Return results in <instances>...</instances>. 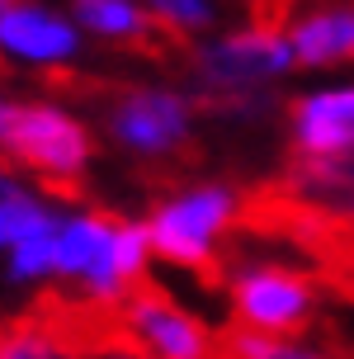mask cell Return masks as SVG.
I'll list each match as a JSON object with an SVG mask.
<instances>
[{
  "label": "cell",
  "instance_id": "17",
  "mask_svg": "<svg viewBox=\"0 0 354 359\" xmlns=\"http://www.w3.org/2000/svg\"><path fill=\"white\" fill-rule=\"evenodd\" d=\"M0 81H10V62H5V53H0Z\"/></svg>",
  "mask_w": 354,
  "mask_h": 359
},
{
  "label": "cell",
  "instance_id": "12",
  "mask_svg": "<svg viewBox=\"0 0 354 359\" xmlns=\"http://www.w3.org/2000/svg\"><path fill=\"white\" fill-rule=\"evenodd\" d=\"M217 359H326V355L293 350V345L274 341V336H260V331H250V326L227 322L217 331Z\"/></svg>",
  "mask_w": 354,
  "mask_h": 359
},
{
  "label": "cell",
  "instance_id": "15",
  "mask_svg": "<svg viewBox=\"0 0 354 359\" xmlns=\"http://www.w3.org/2000/svg\"><path fill=\"white\" fill-rule=\"evenodd\" d=\"M156 10L170 19V24H179L184 34H189V29H208L212 19H217V10H208V5H156Z\"/></svg>",
  "mask_w": 354,
  "mask_h": 359
},
{
  "label": "cell",
  "instance_id": "5",
  "mask_svg": "<svg viewBox=\"0 0 354 359\" xmlns=\"http://www.w3.org/2000/svg\"><path fill=\"white\" fill-rule=\"evenodd\" d=\"M118 303L147 359H217V331H208L194 312H184L151 274L128 284Z\"/></svg>",
  "mask_w": 354,
  "mask_h": 359
},
{
  "label": "cell",
  "instance_id": "3",
  "mask_svg": "<svg viewBox=\"0 0 354 359\" xmlns=\"http://www.w3.org/2000/svg\"><path fill=\"white\" fill-rule=\"evenodd\" d=\"M231 217H236V189L198 184L179 198H161L142 227H147V241H151L156 255L189 269L203 288H227L231 269H227V255L212 246V236L231 232Z\"/></svg>",
  "mask_w": 354,
  "mask_h": 359
},
{
  "label": "cell",
  "instance_id": "10",
  "mask_svg": "<svg viewBox=\"0 0 354 359\" xmlns=\"http://www.w3.org/2000/svg\"><path fill=\"white\" fill-rule=\"evenodd\" d=\"M0 43L24 57L53 62V57L76 53V29L67 19H53L34 5H0Z\"/></svg>",
  "mask_w": 354,
  "mask_h": 359
},
{
  "label": "cell",
  "instance_id": "6",
  "mask_svg": "<svg viewBox=\"0 0 354 359\" xmlns=\"http://www.w3.org/2000/svg\"><path fill=\"white\" fill-rule=\"evenodd\" d=\"M298 57L288 48V38L279 34H260V29H241V34L222 38L212 48H198L194 57V76L203 81V90H250L265 76L288 72Z\"/></svg>",
  "mask_w": 354,
  "mask_h": 359
},
{
  "label": "cell",
  "instance_id": "1",
  "mask_svg": "<svg viewBox=\"0 0 354 359\" xmlns=\"http://www.w3.org/2000/svg\"><path fill=\"white\" fill-rule=\"evenodd\" d=\"M104 128L109 137L128 151H137V180L151 194H189L184 184L203 165V147L189 133V100L175 90H151L137 81H109L104 100Z\"/></svg>",
  "mask_w": 354,
  "mask_h": 359
},
{
  "label": "cell",
  "instance_id": "14",
  "mask_svg": "<svg viewBox=\"0 0 354 359\" xmlns=\"http://www.w3.org/2000/svg\"><path fill=\"white\" fill-rule=\"evenodd\" d=\"M34 213H38V203H5L0 208V246H19V236H24V227L34 222Z\"/></svg>",
  "mask_w": 354,
  "mask_h": 359
},
{
  "label": "cell",
  "instance_id": "18",
  "mask_svg": "<svg viewBox=\"0 0 354 359\" xmlns=\"http://www.w3.org/2000/svg\"><path fill=\"white\" fill-rule=\"evenodd\" d=\"M114 359H132V355H114Z\"/></svg>",
  "mask_w": 354,
  "mask_h": 359
},
{
  "label": "cell",
  "instance_id": "7",
  "mask_svg": "<svg viewBox=\"0 0 354 359\" xmlns=\"http://www.w3.org/2000/svg\"><path fill=\"white\" fill-rule=\"evenodd\" d=\"M293 198L326 217L354 222V147L340 156H302V151H283V170L274 175Z\"/></svg>",
  "mask_w": 354,
  "mask_h": 359
},
{
  "label": "cell",
  "instance_id": "2",
  "mask_svg": "<svg viewBox=\"0 0 354 359\" xmlns=\"http://www.w3.org/2000/svg\"><path fill=\"white\" fill-rule=\"evenodd\" d=\"M90 156H100V137L81 118H71L53 104H19L10 109V123L0 133V170L24 165L34 170L43 194L57 203H90V184L81 170Z\"/></svg>",
  "mask_w": 354,
  "mask_h": 359
},
{
  "label": "cell",
  "instance_id": "13",
  "mask_svg": "<svg viewBox=\"0 0 354 359\" xmlns=\"http://www.w3.org/2000/svg\"><path fill=\"white\" fill-rule=\"evenodd\" d=\"M95 246H100V222L95 217H76L62 227V241H57V274H86L90 260H95Z\"/></svg>",
  "mask_w": 354,
  "mask_h": 359
},
{
  "label": "cell",
  "instance_id": "4",
  "mask_svg": "<svg viewBox=\"0 0 354 359\" xmlns=\"http://www.w3.org/2000/svg\"><path fill=\"white\" fill-rule=\"evenodd\" d=\"M231 312L236 326H250L260 336H307L317 317V279L302 265L283 260H246L231 265Z\"/></svg>",
  "mask_w": 354,
  "mask_h": 359
},
{
  "label": "cell",
  "instance_id": "11",
  "mask_svg": "<svg viewBox=\"0 0 354 359\" xmlns=\"http://www.w3.org/2000/svg\"><path fill=\"white\" fill-rule=\"evenodd\" d=\"M57 241H62L57 222L38 208L34 222L24 227V236H19V246H15V265H10V274H15V279H38V274H48V269L57 265Z\"/></svg>",
  "mask_w": 354,
  "mask_h": 359
},
{
  "label": "cell",
  "instance_id": "8",
  "mask_svg": "<svg viewBox=\"0 0 354 359\" xmlns=\"http://www.w3.org/2000/svg\"><path fill=\"white\" fill-rule=\"evenodd\" d=\"M283 114L293 123V147L288 151H302V156H340V151L354 147V86L283 100Z\"/></svg>",
  "mask_w": 354,
  "mask_h": 359
},
{
  "label": "cell",
  "instance_id": "9",
  "mask_svg": "<svg viewBox=\"0 0 354 359\" xmlns=\"http://www.w3.org/2000/svg\"><path fill=\"white\" fill-rule=\"evenodd\" d=\"M288 48L302 67H336V62H354V5H336V10H312L307 19L293 24Z\"/></svg>",
  "mask_w": 354,
  "mask_h": 359
},
{
  "label": "cell",
  "instance_id": "16",
  "mask_svg": "<svg viewBox=\"0 0 354 359\" xmlns=\"http://www.w3.org/2000/svg\"><path fill=\"white\" fill-rule=\"evenodd\" d=\"M5 203H24V194H19V180L10 175V170H0V208Z\"/></svg>",
  "mask_w": 354,
  "mask_h": 359
}]
</instances>
